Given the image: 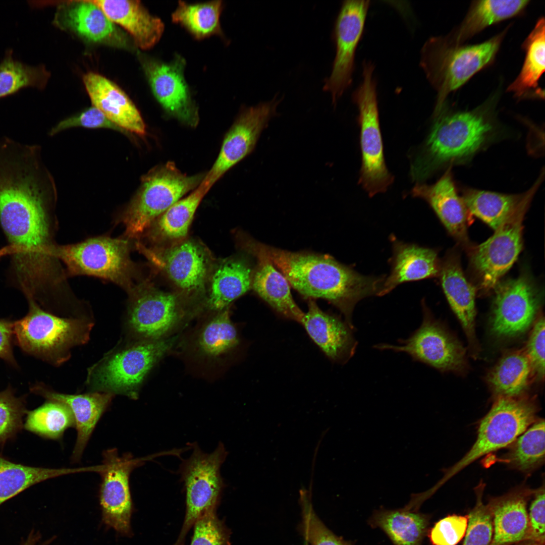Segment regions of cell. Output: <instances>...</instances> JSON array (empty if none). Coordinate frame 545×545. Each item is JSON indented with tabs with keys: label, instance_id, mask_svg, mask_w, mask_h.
Masks as SVG:
<instances>
[{
	"label": "cell",
	"instance_id": "obj_1",
	"mask_svg": "<svg viewBox=\"0 0 545 545\" xmlns=\"http://www.w3.org/2000/svg\"><path fill=\"white\" fill-rule=\"evenodd\" d=\"M40 166L17 162L0 168V224L9 245L0 254L11 256L16 287L35 301L63 278L54 255L51 208L56 190Z\"/></svg>",
	"mask_w": 545,
	"mask_h": 545
},
{
	"label": "cell",
	"instance_id": "obj_2",
	"mask_svg": "<svg viewBox=\"0 0 545 545\" xmlns=\"http://www.w3.org/2000/svg\"><path fill=\"white\" fill-rule=\"evenodd\" d=\"M248 242L252 254L269 261L301 294L326 299L337 307L352 329L355 305L367 297L378 296L385 279L361 275L328 256L290 252L254 240Z\"/></svg>",
	"mask_w": 545,
	"mask_h": 545
},
{
	"label": "cell",
	"instance_id": "obj_3",
	"mask_svg": "<svg viewBox=\"0 0 545 545\" xmlns=\"http://www.w3.org/2000/svg\"><path fill=\"white\" fill-rule=\"evenodd\" d=\"M423 146L412 163L413 180L422 182L442 166L461 161L475 153L487 140L493 126L480 112L439 113Z\"/></svg>",
	"mask_w": 545,
	"mask_h": 545
},
{
	"label": "cell",
	"instance_id": "obj_4",
	"mask_svg": "<svg viewBox=\"0 0 545 545\" xmlns=\"http://www.w3.org/2000/svg\"><path fill=\"white\" fill-rule=\"evenodd\" d=\"M503 37L500 34L482 43L452 46L440 38H432L421 51L420 66L438 91L434 115L443 108L447 96L490 63Z\"/></svg>",
	"mask_w": 545,
	"mask_h": 545
},
{
	"label": "cell",
	"instance_id": "obj_5",
	"mask_svg": "<svg viewBox=\"0 0 545 545\" xmlns=\"http://www.w3.org/2000/svg\"><path fill=\"white\" fill-rule=\"evenodd\" d=\"M27 299L28 313L14 324V344L25 353L57 365L69 357L71 348L88 340L89 322L58 317Z\"/></svg>",
	"mask_w": 545,
	"mask_h": 545
},
{
	"label": "cell",
	"instance_id": "obj_6",
	"mask_svg": "<svg viewBox=\"0 0 545 545\" xmlns=\"http://www.w3.org/2000/svg\"><path fill=\"white\" fill-rule=\"evenodd\" d=\"M205 175L188 176L173 162L158 166L142 178L141 185L121 216L125 236L139 237L168 209L195 190Z\"/></svg>",
	"mask_w": 545,
	"mask_h": 545
},
{
	"label": "cell",
	"instance_id": "obj_7",
	"mask_svg": "<svg viewBox=\"0 0 545 545\" xmlns=\"http://www.w3.org/2000/svg\"><path fill=\"white\" fill-rule=\"evenodd\" d=\"M130 239L99 236L80 243L56 245L54 255L71 276L102 278L129 293L135 286V266L130 257Z\"/></svg>",
	"mask_w": 545,
	"mask_h": 545
},
{
	"label": "cell",
	"instance_id": "obj_8",
	"mask_svg": "<svg viewBox=\"0 0 545 545\" xmlns=\"http://www.w3.org/2000/svg\"><path fill=\"white\" fill-rule=\"evenodd\" d=\"M170 344L167 341L149 340L110 352L90 368L87 383L97 392L136 399L144 378Z\"/></svg>",
	"mask_w": 545,
	"mask_h": 545
},
{
	"label": "cell",
	"instance_id": "obj_9",
	"mask_svg": "<svg viewBox=\"0 0 545 545\" xmlns=\"http://www.w3.org/2000/svg\"><path fill=\"white\" fill-rule=\"evenodd\" d=\"M373 70L374 65L364 61L362 82L352 95L359 113L362 153L359 184L370 196L385 192L394 180L384 158Z\"/></svg>",
	"mask_w": 545,
	"mask_h": 545
},
{
	"label": "cell",
	"instance_id": "obj_10",
	"mask_svg": "<svg viewBox=\"0 0 545 545\" xmlns=\"http://www.w3.org/2000/svg\"><path fill=\"white\" fill-rule=\"evenodd\" d=\"M536 408L529 400L499 397L481 419L477 438L468 452L445 473L440 486L481 457L506 447L534 421Z\"/></svg>",
	"mask_w": 545,
	"mask_h": 545
},
{
	"label": "cell",
	"instance_id": "obj_11",
	"mask_svg": "<svg viewBox=\"0 0 545 545\" xmlns=\"http://www.w3.org/2000/svg\"><path fill=\"white\" fill-rule=\"evenodd\" d=\"M191 456L182 461L179 473L186 492V513L184 523L174 545H184L186 536L197 519L207 510L217 508L225 484L220 468L228 452L220 442L211 453L203 452L196 444Z\"/></svg>",
	"mask_w": 545,
	"mask_h": 545
},
{
	"label": "cell",
	"instance_id": "obj_12",
	"mask_svg": "<svg viewBox=\"0 0 545 545\" xmlns=\"http://www.w3.org/2000/svg\"><path fill=\"white\" fill-rule=\"evenodd\" d=\"M530 204L519 207L490 237L473 248L470 263L479 289H494L517 260L522 247L523 221Z\"/></svg>",
	"mask_w": 545,
	"mask_h": 545
},
{
	"label": "cell",
	"instance_id": "obj_13",
	"mask_svg": "<svg viewBox=\"0 0 545 545\" xmlns=\"http://www.w3.org/2000/svg\"><path fill=\"white\" fill-rule=\"evenodd\" d=\"M158 454L134 458L129 453L119 456L117 449L103 454L99 501L104 522L117 531L130 533L132 511L129 478L132 470Z\"/></svg>",
	"mask_w": 545,
	"mask_h": 545
},
{
	"label": "cell",
	"instance_id": "obj_14",
	"mask_svg": "<svg viewBox=\"0 0 545 545\" xmlns=\"http://www.w3.org/2000/svg\"><path fill=\"white\" fill-rule=\"evenodd\" d=\"M423 320L420 327L400 345L380 344L379 350L403 352L413 359L442 371H460L466 365L465 350L461 343L436 320L424 302Z\"/></svg>",
	"mask_w": 545,
	"mask_h": 545
},
{
	"label": "cell",
	"instance_id": "obj_15",
	"mask_svg": "<svg viewBox=\"0 0 545 545\" xmlns=\"http://www.w3.org/2000/svg\"><path fill=\"white\" fill-rule=\"evenodd\" d=\"M492 328L499 337L524 333L533 322L540 303V291L526 272L499 281L495 287Z\"/></svg>",
	"mask_w": 545,
	"mask_h": 545
},
{
	"label": "cell",
	"instance_id": "obj_16",
	"mask_svg": "<svg viewBox=\"0 0 545 545\" xmlns=\"http://www.w3.org/2000/svg\"><path fill=\"white\" fill-rule=\"evenodd\" d=\"M279 103L275 97L242 111L226 134L218 156L205 175L201 187L208 192L226 172L251 152L261 132L276 114Z\"/></svg>",
	"mask_w": 545,
	"mask_h": 545
},
{
	"label": "cell",
	"instance_id": "obj_17",
	"mask_svg": "<svg viewBox=\"0 0 545 545\" xmlns=\"http://www.w3.org/2000/svg\"><path fill=\"white\" fill-rule=\"evenodd\" d=\"M369 1H345L336 20V54L332 72L325 81L334 104L350 86L358 44L362 35Z\"/></svg>",
	"mask_w": 545,
	"mask_h": 545
},
{
	"label": "cell",
	"instance_id": "obj_18",
	"mask_svg": "<svg viewBox=\"0 0 545 545\" xmlns=\"http://www.w3.org/2000/svg\"><path fill=\"white\" fill-rule=\"evenodd\" d=\"M143 66L152 93L165 112L190 126L198 122L197 108L185 80V60L177 55L170 62L145 58Z\"/></svg>",
	"mask_w": 545,
	"mask_h": 545
},
{
	"label": "cell",
	"instance_id": "obj_19",
	"mask_svg": "<svg viewBox=\"0 0 545 545\" xmlns=\"http://www.w3.org/2000/svg\"><path fill=\"white\" fill-rule=\"evenodd\" d=\"M128 294V323L143 338L155 340L164 336L180 318V304L174 294L143 284L135 285Z\"/></svg>",
	"mask_w": 545,
	"mask_h": 545
},
{
	"label": "cell",
	"instance_id": "obj_20",
	"mask_svg": "<svg viewBox=\"0 0 545 545\" xmlns=\"http://www.w3.org/2000/svg\"><path fill=\"white\" fill-rule=\"evenodd\" d=\"M138 250L160 267L181 290L188 293L200 292L204 288L209 260L204 248L198 243L187 240L163 251L157 252L136 243Z\"/></svg>",
	"mask_w": 545,
	"mask_h": 545
},
{
	"label": "cell",
	"instance_id": "obj_21",
	"mask_svg": "<svg viewBox=\"0 0 545 545\" xmlns=\"http://www.w3.org/2000/svg\"><path fill=\"white\" fill-rule=\"evenodd\" d=\"M83 81L92 105L112 122L127 133L146 134V125L140 113L117 84L94 72L86 74Z\"/></svg>",
	"mask_w": 545,
	"mask_h": 545
},
{
	"label": "cell",
	"instance_id": "obj_22",
	"mask_svg": "<svg viewBox=\"0 0 545 545\" xmlns=\"http://www.w3.org/2000/svg\"><path fill=\"white\" fill-rule=\"evenodd\" d=\"M412 195L426 201L431 207L448 231L460 243L469 244L467 233L468 213L458 195L449 167L435 183H416Z\"/></svg>",
	"mask_w": 545,
	"mask_h": 545
},
{
	"label": "cell",
	"instance_id": "obj_23",
	"mask_svg": "<svg viewBox=\"0 0 545 545\" xmlns=\"http://www.w3.org/2000/svg\"><path fill=\"white\" fill-rule=\"evenodd\" d=\"M30 391L46 400L62 403L71 410L77 430L72 459L74 462L78 461L97 422L114 395L99 392L79 395L63 394L53 391L41 383L33 385L30 388Z\"/></svg>",
	"mask_w": 545,
	"mask_h": 545
},
{
	"label": "cell",
	"instance_id": "obj_24",
	"mask_svg": "<svg viewBox=\"0 0 545 545\" xmlns=\"http://www.w3.org/2000/svg\"><path fill=\"white\" fill-rule=\"evenodd\" d=\"M301 323L312 340L332 360L345 363L354 355L357 342L352 330L338 317L322 311L310 299Z\"/></svg>",
	"mask_w": 545,
	"mask_h": 545
},
{
	"label": "cell",
	"instance_id": "obj_25",
	"mask_svg": "<svg viewBox=\"0 0 545 545\" xmlns=\"http://www.w3.org/2000/svg\"><path fill=\"white\" fill-rule=\"evenodd\" d=\"M54 22L92 42L116 45L124 42L123 35L115 24L92 1H74L62 4Z\"/></svg>",
	"mask_w": 545,
	"mask_h": 545
},
{
	"label": "cell",
	"instance_id": "obj_26",
	"mask_svg": "<svg viewBox=\"0 0 545 545\" xmlns=\"http://www.w3.org/2000/svg\"><path fill=\"white\" fill-rule=\"evenodd\" d=\"M534 492L517 489L489 501L493 526L490 545L517 544L524 539L529 524L527 502Z\"/></svg>",
	"mask_w": 545,
	"mask_h": 545
},
{
	"label": "cell",
	"instance_id": "obj_27",
	"mask_svg": "<svg viewBox=\"0 0 545 545\" xmlns=\"http://www.w3.org/2000/svg\"><path fill=\"white\" fill-rule=\"evenodd\" d=\"M115 24L124 28L142 49L152 47L160 39L164 30L162 21L151 15L139 1L95 0Z\"/></svg>",
	"mask_w": 545,
	"mask_h": 545
},
{
	"label": "cell",
	"instance_id": "obj_28",
	"mask_svg": "<svg viewBox=\"0 0 545 545\" xmlns=\"http://www.w3.org/2000/svg\"><path fill=\"white\" fill-rule=\"evenodd\" d=\"M393 248L391 272L385 279L378 296L389 293L402 283L440 275L441 264L435 250L398 241L394 242Z\"/></svg>",
	"mask_w": 545,
	"mask_h": 545
},
{
	"label": "cell",
	"instance_id": "obj_29",
	"mask_svg": "<svg viewBox=\"0 0 545 545\" xmlns=\"http://www.w3.org/2000/svg\"><path fill=\"white\" fill-rule=\"evenodd\" d=\"M442 286L452 310L469 341L475 344V289L466 278L456 254H450L441 265Z\"/></svg>",
	"mask_w": 545,
	"mask_h": 545
},
{
	"label": "cell",
	"instance_id": "obj_30",
	"mask_svg": "<svg viewBox=\"0 0 545 545\" xmlns=\"http://www.w3.org/2000/svg\"><path fill=\"white\" fill-rule=\"evenodd\" d=\"M542 176L540 175L529 190L521 194H504L467 189L464 190L462 199L470 213L495 230L519 207L531 203Z\"/></svg>",
	"mask_w": 545,
	"mask_h": 545
},
{
	"label": "cell",
	"instance_id": "obj_31",
	"mask_svg": "<svg viewBox=\"0 0 545 545\" xmlns=\"http://www.w3.org/2000/svg\"><path fill=\"white\" fill-rule=\"evenodd\" d=\"M256 258L258 264L252 274L251 288L276 311L301 323L304 313L293 300L285 276L266 259Z\"/></svg>",
	"mask_w": 545,
	"mask_h": 545
},
{
	"label": "cell",
	"instance_id": "obj_32",
	"mask_svg": "<svg viewBox=\"0 0 545 545\" xmlns=\"http://www.w3.org/2000/svg\"><path fill=\"white\" fill-rule=\"evenodd\" d=\"M252 274L249 264L242 258H229L220 263L210 280V307L223 309L244 294L251 288Z\"/></svg>",
	"mask_w": 545,
	"mask_h": 545
},
{
	"label": "cell",
	"instance_id": "obj_33",
	"mask_svg": "<svg viewBox=\"0 0 545 545\" xmlns=\"http://www.w3.org/2000/svg\"><path fill=\"white\" fill-rule=\"evenodd\" d=\"M373 527L383 530L394 545H422L429 524V517L409 507L381 510L369 521Z\"/></svg>",
	"mask_w": 545,
	"mask_h": 545
},
{
	"label": "cell",
	"instance_id": "obj_34",
	"mask_svg": "<svg viewBox=\"0 0 545 545\" xmlns=\"http://www.w3.org/2000/svg\"><path fill=\"white\" fill-rule=\"evenodd\" d=\"M92 467L48 468L14 462L0 453V506L32 485L62 475L91 472Z\"/></svg>",
	"mask_w": 545,
	"mask_h": 545
},
{
	"label": "cell",
	"instance_id": "obj_35",
	"mask_svg": "<svg viewBox=\"0 0 545 545\" xmlns=\"http://www.w3.org/2000/svg\"><path fill=\"white\" fill-rule=\"evenodd\" d=\"M207 192L200 186L180 199L160 215L146 230L152 241H176L188 232L195 213Z\"/></svg>",
	"mask_w": 545,
	"mask_h": 545
},
{
	"label": "cell",
	"instance_id": "obj_36",
	"mask_svg": "<svg viewBox=\"0 0 545 545\" xmlns=\"http://www.w3.org/2000/svg\"><path fill=\"white\" fill-rule=\"evenodd\" d=\"M528 3L526 0L474 2L454 37L453 45H459L487 26L517 15Z\"/></svg>",
	"mask_w": 545,
	"mask_h": 545
},
{
	"label": "cell",
	"instance_id": "obj_37",
	"mask_svg": "<svg viewBox=\"0 0 545 545\" xmlns=\"http://www.w3.org/2000/svg\"><path fill=\"white\" fill-rule=\"evenodd\" d=\"M532 371L525 353L516 351L501 358L488 374L487 380L499 397H517L526 389Z\"/></svg>",
	"mask_w": 545,
	"mask_h": 545
},
{
	"label": "cell",
	"instance_id": "obj_38",
	"mask_svg": "<svg viewBox=\"0 0 545 545\" xmlns=\"http://www.w3.org/2000/svg\"><path fill=\"white\" fill-rule=\"evenodd\" d=\"M544 20L540 18L523 45L525 58L522 69L508 90L517 97H525L535 89L544 71Z\"/></svg>",
	"mask_w": 545,
	"mask_h": 545
},
{
	"label": "cell",
	"instance_id": "obj_39",
	"mask_svg": "<svg viewBox=\"0 0 545 545\" xmlns=\"http://www.w3.org/2000/svg\"><path fill=\"white\" fill-rule=\"evenodd\" d=\"M222 9L221 1L198 4L179 1L172 19L197 39L213 35H222L220 22Z\"/></svg>",
	"mask_w": 545,
	"mask_h": 545
},
{
	"label": "cell",
	"instance_id": "obj_40",
	"mask_svg": "<svg viewBox=\"0 0 545 545\" xmlns=\"http://www.w3.org/2000/svg\"><path fill=\"white\" fill-rule=\"evenodd\" d=\"M23 428L41 438L57 440L65 431L75 427L73 415L65 404L46 400L39 407L27 411Z\"/></svg>",
	"mask_w": 545,
	"mask_h": 545
},
{
	"label": "cell",
	"instance_id": "obj_41",
	"mask_svg": "<svg viewBox=\"0 0 545 545\" xmlns=\"http://www.w3.org/2000/svg\"><path fill=\"white\" fill-rule=\"evenodd\" d=\"M49 73L43 66H32L15 59L8 50L0 63V98L13 94L22 89H43Z\"/></svg>",
	"mask_w": 545,
	"mask_h": 545
},
{
	"label": "cell",
	"instance_id": "obj_42",
	"mask_svg": "<svg viewBox=\"0 0 545 545\" xmlns=\"http://www.w3.org/2000/svg\"><path fill=\"white\" fill-rule=\"evenodd\" d=\"M544 421H535L513 442L507 460L513 468L529 472L540 465L544 459Z\"/></svg>",
	"mask_w": 545,
	"mask_h": 545
},
{
	"label": "cell",
	"instance_id": "obj_43",
	"mask_svg": "<svg viewBox=\"0 0 545 545\" xmlns=\"http://www.w3.org/2000/svg\"><path fill=\"white\" fill-rule=\"evenodd\" d=\"M237 331L231 322L229 313L225 310L214 317L203 328L198 344L204 354L217 357L238 344Z\"/></svg>",
	"mask_w": 545,
	"mask_h": 545
},
{
	"label": "cell",
	"instance_id": "obj_44",
	"mask_svg": "<svg viewBox=\"0 0 545 545\" xmlns=\"http://www.w3.org/2000/svg\"><path fill=\"white\" fill-rule=\"evenodd\" d=\"M302 526L304 540L308 545H352L334 533L315 513L311 500V492L305 488L299 491Z\"/></svg>",
	"mask_w": 545,
	"mask_h": 545
},
{
	"label": "cell",
	"instance_id": "obj_45",
	"mask_svg": "<svg viewBox=\"0 0 545 545\" xmlns=\"http://www.w3.org/2000/svg\"><path fill=\"white\" fill-rule=\"evenodd\" d=\"M26 398V395L16 397L10 385L0 392V448L14 440L23 428V417L27 412Z\"/></svg>",
	"mask_w": 545,
	"mask_h": 545
},
{
	"label": "cell",
	"instance_id": "obj_46",
	"mask_svg": "<svg viewBox=\"0 0 545 545\" xmlns=\"http://www.w3.org/2000/svg\"><path fill=\"white\" fill-rule=\"evenodd\" d=\"M484 484L481 482L475 488V504L470 511L468 523L462 545H490L493 534L491 513L482 501Z\"/></svg>",
	"mask_w": 545,
	"mask_h": 545
},
{
	"label": "cell",
	"instance_id": "obj_47",
	"mask_svg": "<svg viewBox=\"0 0 545 545\" xmlns=\"http://www.w3.org/2000/svg\"><path fill=\"white\" fill-rule=\"evenodd\" d=\"M190 545H230V532L216 514V508L207 510L196 521Z\"/></svg>",
	"mask_w": 545,
	"mask_h": 545
},
{
	"label": "cell",
	"instance_id": "obj_48",
	"mask_svg": "<svg viewBox=\"0 0 545 545\" xmlns=\"http://www.w3.org/2000/svg\"><path fill=\"white\" fill-rule=\"evenodd\" d=\"M468 523V515H449L438 521L430 530L428 536L432 545H456L464 537Z\"/></svg>",
	"mask_w": 545,
	"mask_h": 545
},
{
	"label": "cell",
	"instance_id": "obj_49",
	"mask_svg": "<svg viewBox=\"0 0 545 545\" xmlns=\"http://www.w3.org/2000/svg\"><path fill=\"white\" fill-rule=\"evenodd\" d=\"M528 513V528L523 540L517 545H544L545 501L544 485L533 494Z\"/></svg>",
	"mask_w": 545,
	"mask_h": 545
},
{
	"label": "cell",
	"instance_id": "obj_50",
	"mask_svg": "<svg viewBox=\"0 0 545 545\" xmlns=\"http://www.w3.org/2000/svg\"><path fill=\"white\" fill-rule=\"evenodd\" d=\"M75 127L105 128L127 133L112 122L99 110L92 105L79 114L60 122L51 129L49 134L53 136L64 130Z\"/></svg>",
	"mask_w": 545,
	"mask_h": 545
},
{
	"label": "cell",
	"instance_id": "obj_51",
	"mask_svg": "<svg viewBox=\"0 0 545 545\" xmlns=\"http://www.w3.org/2000/svg\"><path fill=\"white\" fill-rule=\"evenodd\" d=\"M544 317L540 316L533 326L525 353L532 371L540 379L544 375Z\"/></svg>",
	"mask_w": 545,
	"mask_h": 545
},
{
	"label": "cell",
	"instance_id": "obj_52",
	"mask_svg": "<svg viewBox=\"0 0 545 545\" xmlns=\"http://www.w3.org/2000/svg\"><path fill=\"white\" fill-rule=\"evenodd\" d=\"M14 321L0 318V358L15 368L18 363L13 353Z\"/></svg>",
	"mask_w": 545,
	"mask_h": 545
},
{
	"label": "cell",
	"instance_id": "obj_53",
	"mask_svg": "<svg viewBox=\"0 0 545 545\" xmlns=\"http://www.w3.org/2000/svg\"><path fill=\"white\" fill-rule=\"evenodd\" d=\"M39 539L40 536L39 534L32 531L29 533L27 539L21 545H46L44 543L42 544L39 543Z\"/></svg>",
	"mask_w": 545,
	"mask_h": 545
},
{
	"label": "cell",
	"instance_id": "obj_54",
	"mask_svg": "<svg viewBox=\"0 0 545 545\" xmlns=\"http://www.w3.org/2000/svg\"><path fill=\"white\" fill-rule=\"evenodd\" d=\"M303 545H308V543H307V542H306L305 541H304V543H303Z\"/></svg>",
	"mask_w": 545,
	"mask_h": 545
}]
</instances>
